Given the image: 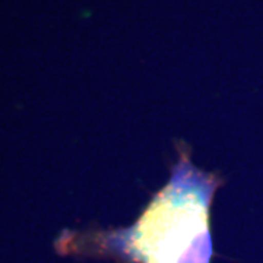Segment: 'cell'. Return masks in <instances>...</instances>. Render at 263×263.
I'll return each mask as SVG.
<instances>
[{
	"label": "cell",
	"mask_w": 263,
	"mask_h": 263,
	"mask_svg": "<svg viewBox=\"0 0 263 263\" xmlns=\"http://www.w3.org/2000/svg\"><path fill=\"white\" fill-rule=\"evenodd\" d=\"M216 186L214 176L196 170L183 155L139 221L108 240L141 263H208L209 206Z\"/></svg>",
	"instance_id": "cell-1"
}]
</instances>
